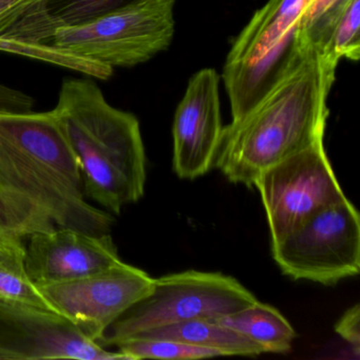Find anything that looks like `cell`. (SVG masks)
<instances>
[{"instance_id": "obj_20", "label": "cell", "mask_w": 360, "mask_h": 360, "mask_svg": "<svg viewBox=\"0 0 360 360\" xmlns=\"http://www.w3.org/2000/svg\"><path fill=\"white\" fill-rule=\"evenodd\" d=\"M360 0H349L337 20L324 53L339 63L358 60L360 56Z\"/></svg>"}, {"instance_id": "obj_23", "label": "cell", "mask_w": 360, "mask_h": 360, "mask_svg": "<svg viewBox=\"0 0 360 360\" xmlns=\"http://www.w3.org/2000/svg\"><path fill=\"white\" fill-rule=\"evenodd\" d=\"M34 105L35 100L32 96L0 84V112H31Z\"/></svg>"}, {"instance_id": "obj_9", "label": "cell", "mask_w": 360, "mask_h": 360, "mask_svg": "<svg viewBox=\"0 0 360 360\" xmlns=\"http://www.w3.org/2000/svg\"><path fill=\"white\" fill-rule=\"evenodd\" d=\"M153 283L155 278L146 271L123 261L88 277L39 286L58 315L98 343L120 317L150 292Z\"/></svg>"}, {"instance_id": "obj_17", "label": "cell", "mask_w": 360, "mask_h": 360, "mask_svg": "<svg viewBox=\"0 0 360 360\" xmlns=\"http://www.w3.org/2000/svg\"><path fill=\"white\" fill-rule=\"evenodd\" d=\"M54 222L41 205L14 188L0 174V242L28 239L39 231L53 229Z\"/></svg>"}, {"instance_id": "obj_7", "label": "cell", "mask_w": 360, "mask_h": 360, "mask_svg": "<svg viewBox=\"0 0 360 360\" xmlns=\"http://www.w3.org/2000/svg\"><path fill=\"white\" fill-rule=\"evenodd\" d=\"M274 260L292 280L336 285L360 271V218L347 198L271 244Z\"/></svg>"}, {"instance_id": "obj_21", "label": "cell", "mask_w": 360, "mask_h": 360, "mask_svg": "<svg viewBox=\"0 0 360 360\" xmlns=\"http://www.w3.org/2000/svg\"><path fill=\"white\" fill-rule=\"evenodd\" d=\"M50 15L60 27L94 20L134 0H45Z\"/></svg>"}, {"instance_id": "obj_12", "label": "cell", "mask_w": 360, "mask_h": 360, "mask_svg": "<svg viewBox=\"0 0 360 360\" xmlns=\"http://www.w3.org/2000/svg\"><path fill=\"white\" fill-rule=\"evenodd\" d=\"M26 265L37 285L71 281L123 262L112 236L54 227L28 238Z\"/></svg>"}, {"instance_id": "obj_22", "label": "cell", "mask_w": 360, "mask_h": 360, "mask_svg": "<svg viewBox=\"0 0 360 360\" xmlns=\"http://www.w3.org/2000/svg\"><path fill=\"white\" fill-rule=\"evenodd\" d=\"M335 332L351 345L356 356L360 351V305L356 303L343 313L335 324Z\"/></svg>"}, {"instance_id": "obj_19", "label": "cell", "mask_w": 360, "mask_h": 360, "mask_svg": "<svg viewBox=\"0 0 360 360\" xmlns=\"http://www.w3.org/2000/svg\"><path fill=\"white\" fill-rule=\"evenodd\" d=\"M127 360L202 359L222 356L218 351L169 339L131 338L117 345Z\"/></svg>"}, {"instance_id": "obj_2", "label": "cell", "mask_w": 360, "mask_h": 360, "mask_svg": "<svg viewBox=\"0 0 360 360\" xmlns=\"http://www.w3.org/2000/svg\"><path fill=\"white\" fill-rule=\"evenodd\" d=\"M52 112L77 160L87 199L115 216L142 199L147 160L136 115L113 107L90 77L64 79Z\"/></svg>"}, {"instance_id": "obj_16", "label": "cell", "mask_w": 360, "mask_h": 360, "mask_svg": "<svg viewBox=\"0 0 360 360\" xmlns=\"http://www.w3.org/2000/svg\"><path fill=\"white\" fill-rule=\"evenodd\" d=\"M0 299L58 314L29 275L24 239L0 242Z\"/></svg>"}, {"instance_id": "obj_11", "label": "cell", "mask_w": 360, "mask_h": 360, "mask_svg": "<svg viewBox=\"0 0 360 360\" xmlns=\"http://www.w3.org/2000/svg\"><path fill=\"white\" fill-rule=\"evenodd\" d=\"M223 127L220 77L202 69L191 77L174 115L172 166L179 178L195 180L210 172Z\"/></svg>"}, {"instance_id": "obj_5", "label": "cell", "mask_w": 360, "mask_h": 360, "mask_svg": "<svg viewBox=\"0 0 360 360\" xmlns=\"http://www.w3.org/2000/svg\"><path fill=\"white\" fill-rule=\"evenodd\" d=\"M176 0H134L94 20L56 29L50 46L111 68H131L168 49Z\"/></svg>"}, {"instance_id": "obj_8", "label": "cell", "mask_w": 360, "mask_h": 360, "mask_svg": "<svg viewBox=\"0 0 360 360\" xmlns=\"http://www.w3.org/2000/svg\"><path fill=\"white\" fill-rule=\"evenodd\" d=\"M254 187L264 206L271 244L347 198L326 155L323 139L263 172Z\"/></svg>"}, {"instance_id": "obj_3", "label": "cell", "mask_w": 360, "mask_h": 360, "mask_svg": "<svg viewBox=\"0 0 360 360\" xmlns=\"http://www.w3.org/2000/svg\"><path fill=\"white\" fill-rule=\"evenodd\" d=\"M0 174L58 227L109 233L113 214L89 203L75 155L53 112H0Z\"/></svg>"}, {"instance_id": "obj_6", "label": "cell", "mask_w": 360, "mask_h": 360, "mask_svg": "<svg viewBox=\"0 0 360 360\" xmlns=\"http://www.w3.org/2000/svg\"><path fill=\"white\" fill-rule=\"evenodd\" d=\"M257 300L231 276L185 271L155 279L150 292L105 333L102 347H117L141 333L195 319L217 320Z\"/></svg>"}, {"instance_id": "obj_18", "label": "cell", "mask_w": 360, "mask_h": 360, "mask_svg": "<svg viewBox=\"0 0 360 360\" xmlns=\"http://www.w3.org/2000/svg\"><path fill=\"white\" fill-rule=\"evenodd\" d=\"M349 0H307L299 24L298 45L326 52L337 20Z\"/></svg>"}, {"instance_id": "obj_13", "label": "cell", "mask_w": 360, "mask_h": 360, "mask_svg": "<svg viewBox=\"0 0 360 360\" xmlns=\"http://www.w3.org/2000/svg\"><path fill=\"white\" fill-rule=\"evenodd\" d=\"M60 27L45 0H0V51L100 77L104 72L102 65L50 46Z\"/></svg>"}, {"instance_id": "obj_15", "label": "cell", "mask_w": 360, "mask_h": 360, "mask_svg": "<svg viewBox=\"0 0 360 360\" xmlns=\"http://www.w3.org/2000/svg\"><path fill=\"white\" fill-rule=\"evenodd\" d=\"M216 321L258 343L265 353H288L296 337L292 324L277 309L259 300Z\"/></svg>"}, {"instance_id": "obj_1", "label": "cell", "mask_w": 360, "mask_h": 360, "mask_svg": "<svg viewBox=\"0 0 360 360\" xmlns=\"http://www.w3.org/2000/svg\"><path fill=\"white\" fill-rule=\"evenodd\" d=\"M338 62L301 46L288 70L239 122L223 127L214 167L254 187L265 170L324 138Z\"/></svg>"}, {"instance_id": "obj_14", "label": "cell", "mask_w": 360, "mask_h": 360, "mask_svg": "<svg viewBox=\"0 0 360 360\" xmlns=\"http://www.w3.org/2000/svg\"><path fill=\"white\" fill-rule=\"evenodd\" d=\"M131 338L169 339L214 349L222 356H256L265 353L258 343L222 326L216 320L210 319L188 320L161 326L141 333Z\"/></svg>"}, {"instance_id": "obj_4", "label": "cell", "mask_w": 360, "mask_h": 360, "mask_svg": "<svg viewBox=\"0 0 360 360\" xmlns=\"http://www.w3.org/2000/svg\"><path fill=\"white\" fill-rule=\"evenodd\" d=\"M307 0H269L233 41L223 69L233 123L243 119L296 58Z\"/></svg>"}, {"instance_id": "obj_10", "label": "cell", "mask_w": 360, "mask_h": 360, "mask_svg": "<svg viewBox=\"0 0 360 360\" xmlns=\"http://www.w3.org/2000/svg\"><path fill=\"white\" fill-rule=\"evenodd\" d=\"M0 359H126L53 311L0 299Z\"/></svg>"}]
</instances>
